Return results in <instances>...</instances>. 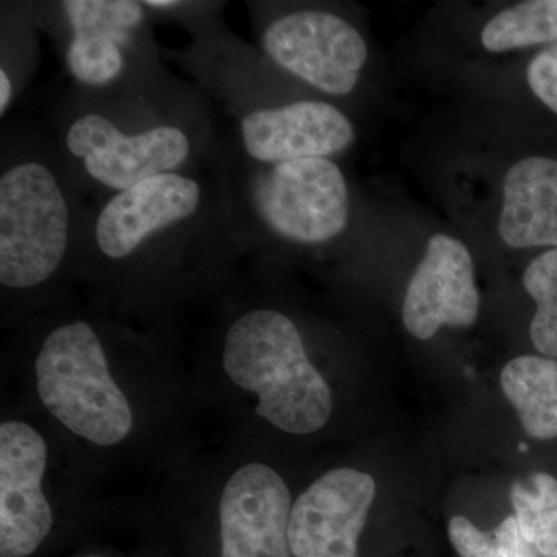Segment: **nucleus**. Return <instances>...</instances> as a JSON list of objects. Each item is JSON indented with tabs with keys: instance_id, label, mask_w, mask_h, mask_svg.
<instances>
[{
	"instance_id": "1",
	"label": "nucleus",
	"mask_w": 557,
	"mask_h": 557,
	"mask_svg": "<svg viewBox=\"0 0 557 557\" xmlns=\"http://www.w3.org/2000/svg\"><path fill=\"white\" fill-rule=\"evenodd\" d=\"M222 364L242 391L258 397L256 413L292 435H309L329 423L332 391L314 368L295 322L281 311L252 309L231 322Z\"/></svg>"
},
{
	"instance_id": "2",
	"label": "nucleus",
	"mask_w": 557,
	"mask_h": 557,
	"mask_svg": "<svg viewBox=\"0 0 557 557\" xmlns=\"http://www.w3.org/2000/svg\"><path fill=\"white\" fill-rule=\"evenodd\" d=\"M33 373L40 405L70 434L106 449L129 438L134 410L86 319L61 322L44 336Z\"/></svg>"
},
{
	"instance_id": "3",
	"label": "nucleus",
	"mask_w": 557,
	"mask_h": 557,
	"mask_svg": "<svg viewBox=\"0 0 557 557\" xmlns=\"http://www.w3.org/2000/svg\"><path fill=\"white\" fill-rule=\"evenodd\" d=\"M73 211L69 190L47 161H11L0 175V284L3 292H35L69 258Z\"/></svg>"
},
{
	"instance_id": "4",
	"label": "nucleus",
	"mask_w": 557,
	"mask_h": 557,
	"mask_svg": "<svg viewBox=\"0 0 557 557\" xmlns=\"http://www.w3.org/2000/svg\"><path fill=\"white\" fill-rule=\"evenodd\" d=\"M247 199L270 233L293 244H327L348 223L346 178L330 159L260 164L248 180Z\"/></svg>"
},
{
	"instance_id": "5",
	"label": "nucleus",
	"mask_w": 557,
	"mask_h": 557,
	"mask_svg": "<svg viewBox=\"0 0 557 557\" xmlns=\"http://www.w3.org/2000/svg\"><path fill=\"white\" fill-rule=\"evenodd\" d=\"M65 149L91 182L119 194L157 175L180 172L193 156V139L177 124L123 132L101 113L76 116Z\"/></svg>"
},
{
	"instance_id": "6",
	"label": "nucleus",
	"mask_w": 557,
	"mask_h": 557,
	"mask_svg": "<svg viewBox=\"0 0 557 557\" xmlns=\"http://www.w3.org/2000/svg\"><path fill=\"white\" fill-rule=\"evenodd\" d=\"M262 47L278 67L333 97L357 87L369 54L354 25L321 10L277 17L262 33Z\"/></svg>"
},
{
	"instance_id": "7",
	"label": "nucleus",
	"mask_w": 557,
	"mask_h": 557,
	"mask_svg": "<svg viewBox=\"0 0 557 557\" xmlns=\"http://www.w3.org/2000/svg\"><path fill=\"white\" fill-rule=\"evenodd\" d=\"M205 199L199 180L182 171L145 180L106 201L91 228L95 248L109 262L134 259L157 237L193 222Z\"/></svg>"
},
{
	"instance_id": "8",
	"label": "nucleus",
	"mask_w": 557,
	"mask_h": 557,
	"mask_svg": "<svg viewBox=\"0 0 557 557\" xmlns=\"http://www.w3.org/2000/svg\"><path fill=\"white\" fill-rule=\"evenodd\" d=\"M49 446L27 421L0 424V557H28L49 537L54 515L46 490Z\"/></svg>"
},
{
	"instance_id": "9",
	"label": "nucleus",
	"mask_w": 557,
	"mask_h": 557,
	"mask_svg": "<svg viewBox=\"0 0 557 557\" xmlns=\"http://www.w3.org/2000/svg\"><path fill=\"white\" fill-rule=\"evenodd\" d=\"M376 494L372 475L336 468L311 483L289 512L295 557H358V541Z\"/></svg>"
},
{
	"instance_id": "10",
	"label": "nucleus",
	"mask_w": 557,
	"mask_h": 557,
	"mask_svg": "<svg viewBox=\"0 0 557 557\" xmlns=\"http://www.w3.org/2000/svg\"><path fill=\"white\" fill-rule=\"evenodd\" d=\"M292 507L277 471L259 461L242 465L219 498L220 557H292Z\"/></svg>"
},
{
	"instance_id": "11",
	"label": "nucleus",
	"mask_w": 557,
	"mask_h": 557,
	"mask_svg": "<svg viewBox=\"0 0 557 557\" xmlns=\"http://www.w3.org/2000/svg\"><path fill=\"white\" fill-rule=\"evenodd\" d=\"M479 313L480 293L468 248L448 234H434L406 289L405 327L413 338L428 341L442 325L471 327Z\"/></svg>"
},
{
	"instance_id": "12",
	"label": "nucleus",
	"mask_w": 557,
	"mask_h": 557,
	"mask_svg": "<svg viewBox=\"0 0 557 557\" xmlns=\"http://www.w3.org/2000/svg\"><path fill=\"white\" fill-rule=\"evenodd\" d=\"M239 131L245 152L259 164L329 159L355 141L350 120L322 101L252 110L242 116Z\"/></svg>"
},
{
	"instance_id": "13",
	"label": "nucleus",
	"mask_w": 557,
	"mask_h": 557,
	"mask_svg": "<svg viewBox=\"0 0 557 557\" xmlns=\"http://www.w3.org/2000/svg\"><path fill=\"white\" fill-rule=\"evenodd\" d=\"M498 236L511 248H557V160L527 157L507 172Z\"/></svg>"
},
{
	"instance_id": "14",
	"label": "nucleus",
	"mask_w": 557,
	"mask_h": 557,
	"mask_svg": "<svg viewBox=\"0 0 557 557\" xmlns=\"http://www.w3.org/2000/svg\"><path fill=\"white\" fill-rule=\"evenodd\" d=\"M500 384L531 438H557L556 358H515L502 370Z\"/></svg>"
},
{
	"instance_id": "15",
	"label": "nucleus",
	"mask_w": 557,
	"mask_h": 557,
	"mask_svg": "<svg viewBox=\"0 0 557 557\" xmlns=\"http://www.w3.org/2000/svg\"><path fill=\"white\" fill-rule=\"evenodd\" d=\"M493 53L557 42V0H528L487 21L480 35Z\"/></svg>"
},
{
	"instance_id": "16",
	"label": "nucleus",
	"mask_w": 557,
	"mask_h": 557,
	"mask_svg": "<svg viewBox=\"0 0 557 557\" xmlns=\"http://www.w3.org/2000/svg\"><path fill=\"white\" fill-rule=\"evenodd\" d=\"M511 502L528 544L541 556L557 557V480L547 472H537L530 486L516 482Z\"/></svg>"
},
{
	"instance_id": "17",
	"label": "nucleus",
	"mask_w": 557,
	"mask_h": 557,
	"mask_svg": "<svg viewBox=\"0 0 557 557\" xmlns=\"http://www.w3.org/2000/svg\"><path fill=\"white\" fill-rule=\"evenodd\" d=\"M127 44L101 33L73 35L65 50V67L87 87H104L123 75Z\"/></svg>"
},
{
	"instance_id": "18",
	"label": "nucleus",
	"mask_w": 557,
	"mask_h": 557,
	"mask_svg": "<svg viewBox=\"0 0 557 557\" xmlns=\"http://www.w3.org/2000/svg\"><path fill=\"white\" fill-rule=\"evenodd\" d=\"M62 10L72 36L101 33L129 46L145 21L146 7L131 0H69Z\"/></svg>"
},
{
	"instance_id": "19",
	"label": "nucleus",
	"mask_w": 557,
	"mask_h": 557,
	"mask_svg": "<svg viewBox=\"0 0 557 557\" xmlns=\"http://www.w3.org/2000/svg\"><path fill=\"white\" fill-rule=\"evenodd\" d=\"M523 287L537 307L530 325L531 341L539 354L557 358V248L527 267Z\"/></svg>"
},
{
	"instance_id": "20",
	"label": "nucleus",
	"mask_w": 557,
	"mask_h": 557,
	"mask_svg": "<svg viewBox=\"0 0 557 557\" xmlns=\"http://www.w3.org/2000/svg\"><path fill=\"white\" fill-rule=\"evenodd\" d=\"M449 539L460 557L541 556L520 533L515 516L505 519L493 533H483L471 520L454 516L449 520Z\"/></svg>"
},
{
	"instance_id": "21",
	"label": "nucleus",
	"mask_w": 557,
	"mask_h": 557,
	"mask_svg": "<svg viewBox=\"0 0 557 557\" xmlns=\"http://www.w3.org/2000/svg\"><path fill=\"white\" fill-rule=\"evenodd\" d=\"M528 86L539 100L557 113V42L531 60L527 69Z\"/></svg>"
},
{
	"instance_id": "22",
	"label": "nucleus",
	"mask_w": 557,
	"mask_h": 557,
	"mask_svg": "<svg viewBox=\"0 0 557 557\" xmlns=\"http://www.w3.org/2000/svg\"><path fill=\"white\" fill-rule=\"evenodd\" d=\"M14 97L13 81L5 67L0 69V115L5 116Z\"/></svg>"
},
{
	"instance_id": "23",
	"label": "nucleus",
	"mask_w": 557,
	"mask_h": 557,
	"mask_svg": "<svg viewBox=\"0 0 557 557\" xmlns=\"http://www.w3.org/2000/svg\"><path fill=\"white\" fill-rule=\"evenodd\" d=\"M143 5L150 10L170 11L178 9V7H182V3L177 2V0H145Z\"/></svg>"
},
{
	"instance_id": "24",
	"label": "nucleus",
	"mask_w": 557,
	"mask_h": 557,
	"mask_svg": "<svg viewBox=\"0 0 557 557\" xmlns=\"http://www.w3.org/2000/svg\"><path fill=\"white\" fill-rule=\"evenodd\" d=\"M83 557H104V556H83Z\"/></svg>"
}]
</instances>
